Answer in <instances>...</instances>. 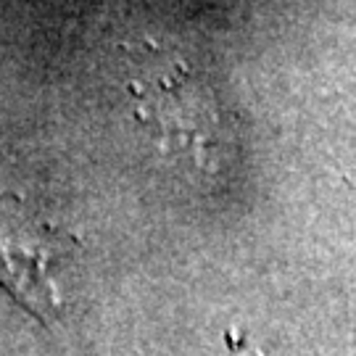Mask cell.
<instances>
[{
  "instance_id": "1",
  "label": "cell",
  "mask_w": 356,
  "mask_h": 356,
  "mask_svg": "<svg viewBox=\"0 0 356 356\" xmlns=\"http://www.w3.org/2000/svg\"><path fill=\"white\" fill-rule=\"evenodd\" d=\"M56 269L58 243L45 229L19 216H0V285L48 325L64 314V288Z\"/></svg>"
}]
</instances>
